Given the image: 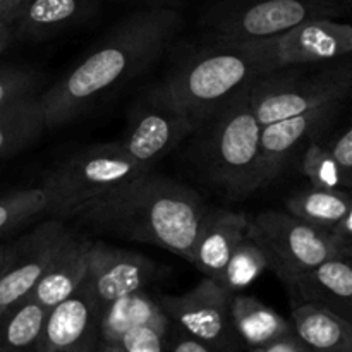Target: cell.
<instances>
[{"instance_id": "6da1fadb", "label": "cell", "mask_w": 352, "mask_h": 352, "mask_svg": "<svg viewBox=\"0 0 352 352\" xmlns=\"http://www.w3.org/2000/svg\"><path fill=\"white\" fill-rule=\"evenodd\" d=\"M179 28L181 16L167 7L144 9L119 21L74 69L40 93L48 129L72 122L96 100L148 71Z\"/></svg>"}, {"instance_id": "7a4b0ae2", "label": "cell", "mask_w": 352, "mask_h": 352, "mask_svg": "<svg viewBox=\"0 0 352 352\" xmlns=\"http://www.w3.org/2000/svg\"><path fill=\"white\" fill-rule=\"evenodd\" d=\"M205 210L198 192L150 170L91 199L74 217L95 232L151 244L191 261Z\"/></svg>"}, {"instance_id": "3957f363", "label": "cell", "mask_w": 352, "mask_h": 352, "mask_svg": "<svg viewBox=\"0 0 352 352\" xmlns=\"http://www.w3.org/2000/svg\"><path fill=\"white\" fill-rule=\"evenodd\" d=\"M250 85L230 96L191 134L192 162L203 179L234 199L260 191L261 124L250 105Z\"/></svg>"}, {"instance_id": "277c9868", "label": "cell", "mask_w": 352, "mask_h": 352, "mask_svg": "<svg viewBox=\"0 0 352 352\" xmlns=\"http://www.w3.org/2000/svg\"><path fill=\"white\" fill-rule=\"evenodd\" d=\"M265 74L250 41H217L182 60L158 86L196 126L208 119L239 89Z\"/></svg>"}, {"instance_id": "5b68a950", "label": "cell", "mask_w": 352, "mask_h": 352, "mask_svg": "<svg viewBox=\"0 0 352 352\" xmlns=\"http://www.w3.org/2000/svg\"><path fill=\"white\" fill-rule=\"evenodd\" d=\"M150 172L122 150L117 141L76 151L57 165L43 188L52 198V215L74 217L81 206Z\"/></svg>"}, {"instance_id": "8992f818", "label": "cell", "mask_w": 352, "mask_h": 352, "mask_svg": "<svg viewBox=\"0 0 352 352\" xmlns=\"http://www.w3.org/2000/svg\"><path fill=\"white\" fill-rule=\"evenodd\" d=\"M352 64L315 72L294 67L265 72L250 85V105L261 126L340 103L351 91Z\"/></svg>"}, {"instance_id": "52a82bcc", "label": "cell", "mask_w": 352, "mask_h": 352, "mask_svg": "<svg viewBox=\"0 0 352 352\" xmlns=\"http://www.w3.org/2000/svg\"><path fill=\"white\" fill-rule=\"evenodd\" d=\"M248 232L263 248L268 265L285 287L340 253L332 232L287 212H261L250 219Z\"/></svg>"}, {"instance_id": "ba28073f", "label": "cell", "mask_w": 352, "mask_h": 352, "mask_svg": "<svg viewBox=\"0 0 352 352\" xmlns=\"http://www.w3.org/2000/svg\"><path fill=\"white\" fill-rule=\"evenodd\" d=\"M340 14L337 0H222L205 16L217 41H254L275 36L302 21Z\"/></svg>"}, {"instance_id": "9c48e42d", "label": "cell", "mask_w": 352, "mask_h": 352, "mask_svg": "<svg viewBox=\"0 0 352 352\" xmlns=\"http://www.w3.org/2000/svg\"><path fill=\"white\" fill-rule=\"evenodd\" d=\"M234 292L213 278L205 277L191 291L179 296H155L174 325L217 352H243L244 346L234 330L230 301Z\"/></svg>"}, {"instance_id": "30bf717a", "label": "cell", "mask_w": 352, "mask_h": 352, "mask_svg": "<svg viewBox=\"0 0 352 352\" xmlns=\"http://www.w3.org/2000/svg\"><path fill=\"white\" fill-rule=\"evenodd\" d=\"M195 120L170 102L158 86L148 89L133 105L122 136V150L146 168L170 153L196 131Z\"/></svg>"}, {"instance_id": "8fae6325", "label": "cell", "mask_w": 352, "mask_h": 352, "mask_svg": "<svg viewBox=\"0 0 352 352\" xmlns=\"http://www.w3.org/2000/svg\"><path fill=\"white\" fill-rule=\"evenodd\" d=\"M250 45L263 62L265 72L322 64L352 54V26L332 17H315Z\"/></svg>"}, {"instance_id": "7c38bea8", "label": "cell", "mask_w": 352, "mask_h": 352, "mask_svg": "<svg viewBox=\"0 0 352 352\" xmlns=\"http://www.w3.org/2000/svg\"><path fill=\"white\" fill-rule=\"evenodd\" d=\"M71 236L60 219H50L10 244L0 270V315L33 292L55 253Z\"/></svg>"}, {"instance_id": "4fadbf2b", "label": "cell", "mask_w": 352, "mask_h": 352, "mask_svg": "<svg viewBox=\"0 0 352 352\" xmlns=\"http://www.w3.org/2000/svg\"><path fill=\"white\" fill-rule=\"evenodd\" d=\"M155 275L157 265L144 254L100 241H89L85 282L98 305L100 313L124 296L144 291Z\"/></svg>"}, {"instance_id": "5bb4252c", "label": "cell", "mask_w": 352, "mask_h": 352, "mask_svg": "<svg viewBox=\"0 0 352 352\" xmlns=\"http://www.w3.org/2000/svg\"><path fill=\"white\" fill-rule=\"evenodd\" d=\"M100 344V308L91 291L81 287L48 309L34 352H95Z\"/></svg>"}, {"instance_id": "9a60e30c", "label": "cell", "mask_w": 352, "mask_h": 352, "mask_svg": "<svg viewBox=\"0 0 352 352\" xmlns=\"http://www.w3.org/2000/svg\"><path fill=\"white\" fill-rule=\"evenodd\" d=\"M340 103L323 105L299 116L261 126L258 188L263 189L280 177L298 148L333 117Z\"/></svg>"}, {"instance_id": "2e32d148", "label": "cell", "mask_w": 352, "mask_h": 352, "mask_svg": "<svg viewBox=\"0 0 352 352\" xmlns=\"http://www.w3.org/2000/svg\"><path fill=\"white\" fill-rule=\"evenodd\" d=\"M250 229V217L241 212L206 206L196 234L189 263L205 277L220 282L237 244Z\"/></svg>"}, {"instance_id": "e0dca14e", "label": "cell", "mask_w": 352, "mask_h": 352, "mask_svg": "<svg viewBox=\"0 0 352 352\" xmlns=\"http://www.w3.org/2000/svg\"><path fill=\"white\" fill-rule=\"evenodd\" d=\"M287 291L291 301L322 306L352 323V260L342 251L313 268Z\"/></svg>"}, {"instance_id": "ac0fdd59", "label": "cell", "mask_w": 352, "mask_h": 352, "mask_svg": "<svg viewBox=\"0 0 352 352\" xmlns=\"http://www.w3.org/2000/svg\"><path fill=\"white\" fill-rule=\"evenodd\" d=\"M88 246L89 241L76 237L72 234L60 250L55 253L54 260L47 267L45 274L34 285L30 298L40 302L47 309L67 299L82 285L88 270Z\"/></svg>"}, {"instance_id": "d6986e66", "label": "cell", "mask_w": 352, "mask_h": 352, "mask_svg": "<svg viewBox=\"0 0 352 352\" xmlns=\"http://www.w3.org/2000/svg\"><path fill=\"white\" fill-rule=\"evenodd\" d=\"M294 332L309 352H352V323L342 316L311 305L291 301Z\"/></svg>"}, {"instance_id": "ffe728a7", "label": "cell", "mask_w": 352, "mask_h": 352, "mask_svg": "<svg viewBox=\"0 0 352 352\" xmlns=\"http://www.w3.org/2000/svg\"><path fill=\"white\" fill-rule=\"evenodd\" d=\"M96 0H23L10 26L19 36L43 40L85 19Z\"/></svg>"}, {"instance_id": "44dd1931", "label": "cell", "mask_w": 352, "mask_h": 352, "mask_svg": "<svg viewBox=\"0 0 352 352\" xmlns=\"http://www.w3.org/2000/svg\"><path fill=\"white\" fill-rule=\"evenodd\" d=\"M230 318L244 349L261 347L294 333L291 320H285L260 299L239 292L234 294L230 301Z\"/></svg>"}, {"instance_id": "7402d4cb", "label": "cell", "mask_w": 352, "mask_h": 352, "mask_svg": "<svg viewBox=\"0 0 352 352\" xmlns=\"http://www.w3.org/2000/svg\"><path fill=\"white\" fill-rule=\"evenodd\" d=\"M48 129L40 93L0 107V158L26 150Z\"/></svg>"}, {"instance_id": "603a6c76", "label": "cell", "mask_w": 352, "mask_h": 352, "mask_svg": "<svg viewBox=\"0 0 352 352\" xmlns=\"http://www.w3.org/2000/svg\"><path fill=\"white\" fill-rule=\"evenodd\" d=\"M146 323L167 325L172 322L160 308L157 298L144 289L117 299L100 313V342L113 344L124 332Z\"/></svg>"}, {"instance_id": "cb8c5ba5", "label": "cell", "mask_w": 352, "mask_h": 352, "mask_svg": "<svg viewBox=\"0 0 352 352\" xmlns=\"http://www.w3.org/2000/svg\"><path fill=\"white\" fill-rule=\"evenodd\" d=\"M352 203V191L346 189H322L309 186L299 189L285 201L287 213L330 230L346 215Z\"/></svg>"}, {"instance_id": "d4e9b609", "label": "cell", "mask_w": 352, "mask_h": 352, "mask_svg": "<svg viewBox=\"0 0 352 352\" xmlns=\"http://www.w3.org/2000/svg\"><path fill=\"white\" fill-rule=\"evenodd\" d=\"M48 309L28 296L0 315V352H34Z\"/></svg>"}, {"instance_id": "484cf974", "label": "cell", "mask_w": 352, "mask_h": 352, "mask_svg": "<svg viewBox=\"0 0 352 352\" xmlns=\"http://www.w3.org/2000/svg\"><path fill=\"white\" fill-rule=\"evenodd\" d=\"M40 215H52V198L43 186L0 196V236L26 226Z\"/></svg>"}, {"instance_id": "4316f807", "label": "cell", "mask_w": 352, "mask_h": 352, "mask_svg": "<svg viewBox=\"0 0 352 352\" xmlns=\"http://www.w3.org/2000/svg\"><path fill=\"white\" fill-rule=\"evenodd\" d=\"M268 268H270V265H268V258L263 248L248 232L234 250L219 284L237 294V292L253 285Z\"/></svg>"}, {"instance_id": "83f0119b", "label": "cell", "mask_w": 352, "mask_h": 352, "mask_svg": "<svg viewBox=\"0 0 352 352\" xmlns=\"http://www.w3.org/2000/svg\"><path fill=\"white\" fill-rule=\"evenodd\" d=\"M302 174L308 177L309 186L322 189H346L351 191L347 186L346 177L340 170L339 164L333 158L329 146L320 143H309L302 155Z\"/></svg>"}, {"instance_id": "f1b7e54d", "label": "cell", "mask_w": 352, "mask_h": 352, "mask_svg": "<svg viewBox=\"0 0 352 352\" xmlns=\"http://www.w3.org/2000/svg\"><path fill=\"white\" fill-rule=\"evenodd\" d=\"M170 330L172 323H167V325H157V323L138 325L124 332L113 344L119 346L124 352H165Z\"/></svg>"}, {"instance_id": "f546056e", "label": "cell", "mask_w": 352, "mask_h": 352, "mask_svg": "<svg viewBox=\"0 0 352 352\" xmlns=\"http://www.w3.org/2000/svg\"><path fill=\"white\" fill-rule=\"evenodd\" d=\"M34 93L40 91L33 72L17 67H0V107Z\"/></svg>"}, {"instance_id": "4dcf8cb0", "label": "cell", "mask_w": 352, "mask_h": 352, "mask_svg": "<svg viewBox=\"0 0 352 352\" xmlns=\"http://www.w3.org/2000/svg\"><path fill=\"white\" fill-rule=\"evenodd\" d=\"M352 191V124L329 146Z\"/></svg>"}, {"instance_id": "1f68e13d", "label": "cell", "mask_w": 352, "mask_h": 352, "mask_svg": "<svg viewBox=\"0 0 352 352\" xmlns=\"http://www.w3.org/2000/svg\"><path fill=\"white\" fill-rule=\"evenodd\" d=\"M248 352H309L308 347L302 344V340L299 339L294 333H289V336L280 337V339L274 340L270 344H265L261 347H253V349H246Z\"/></svg>"}, {"instance_id": "d6a6232c", "label": "cell", "mask_w": 352, "mask_h": 352, "mask_svg": "<svg viewBox=\"0 0 352 352\" xmlns=\"http://www.w3.org/2000/svg\"><path fill=\"white\" fill-rule=\"evenodd\" d=\"M175 329H177V333H174V337L170 339V352H217L206 346L205 342L186 333L177 325H175Z\"/></svg>"}, {"instance_id": "836d02e7", "label": "cell", "mask_w": 352, "mask_h": 352, "mask_svg": "<svg viewBox=\"0 0 352 352\" xmlns=\"http://www.w3.org/2000/svg\"><path fill=\"white\" fill-rule=\"evenodd\" d=\"M330 232H332V236L336 237L340 251L352 250V203L349 208H347L346 215L340 219V222L337 223L336 227L330 229Z\"/></svg>"}, {"instance_id": "e575fe53", "label": "cell", "mask_w": 352, "mask_h": 352, "mask_svg": "<svg viewBox=\"0 0 352 352\" xmlns=\"http://www.w3.org/2000/svg\"><path fill=\"white\" fill-rule=\"evenodd\" d=\"M21 2L23 0H0V21L10 24V21L16 16L17 9H19Z\"/></svg>"}, {"instance_id": "d590c367", "label": "cell", "mask_w": 352, "mask_h": 352, "mask_svg": "<svg viewBox=\"0 0 352 352\" xmlns=\"http://www.w3.org/2000/svg\"><path fill=\"white\" fill-rule=\"evenodd\" d=\"M10 40H12V26L9 23L0 21V54L9 47Z\"/></svg>"}, {"instance_id": "8d00e7d4", "label": "cell", "mask_w": 352, "mask_h": 352, "mask_svg": "<svg viewBox=\"0 0 352 352\" xmlns=\"http://www.w3.org/2000/svg\"><path fill=\"white\" fill-rule=\"evenodd\" d=\"M95 352H124L120 349L119 346H116V344H109V342H100L98 346H96Z\"/></svg>"}, {"instance_id": "74e56055", "label": "cell", "mask_w": 352, "mask_h": 352, "mask_svg": "<svg viewBox=\"0 0 352 352\" xmlns=\"http://www.w3.org/2000/svg\"><path fill=\"white\" fill-rule=\"evenodd\" d=\"M9 251H10V244L0 243V270H2L3 263H6V260H7V256H9Z\"/></svg>"}, {"instance_id": "f35d334b", "label": "cell", "mask_w": 352, "mask_h": 352, "mask_svg": "<svg viewBox=\"0 0 352 352\" xmlns=\"http://www.w3.org/2000/svg\"><path fill=\"white\" fill-rule=\"evenodd\" d=\"M342 253H346V254H347V256H349V258H351V260H352V250H346V251H342Z\"/></svg>"}, {"instance_id": "ab89813d", "label": "cell", "mask_w": 352, "mask_h": 352, "mask_svg": "<svg viewBox=\"0 0 352 352\" xmlns=\"http://www.w3.org/2000/svg\"><path fill=\"white\" fill-rule=\"evenodd\" d=\"M344 2H346L347 6H351V7H352V0H344Z\"/></svg>"}]
</instances>
